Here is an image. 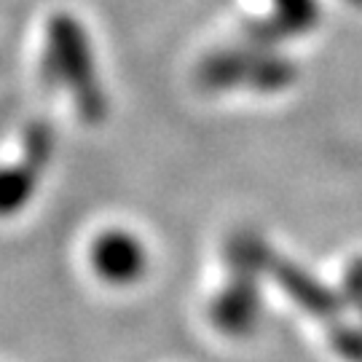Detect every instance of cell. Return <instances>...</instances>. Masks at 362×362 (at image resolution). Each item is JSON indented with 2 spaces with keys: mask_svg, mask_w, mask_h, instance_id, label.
Instances as JSON below:
<instances>
[{
  "mask_svg": "<svg viewBox=\"0 0 362 362\" xmlns=\"http://www.w3.org/2000/svg\"><path fill=\"white\" fill-rule=\"evenodd\" d=\"M40 175L43 172L25 158L19 164L0 167V218H11L33 202Z\"/></svg>",
  "mask_w": 362,
  "mask_h": 362,
  "instance_id": "52a82bcc",
  "label": "cell"
},
{
  "mask_svg": "<svg viewBox=\"0 0 362 362\" xmlns=\"http://www.w3.org/2000/svg\"><path fill=\"white\" fill-rule=\"evenodd\" d=\"M91 263L110 285H132L148 269V252L143 242L129 231H105L91 247Z\"/></svg>",
  "mask_w": 362,
  "mask_h": 362,
  "instance_id": "3957f363",
  "label": "cell"
},
{
  "mask_svg": "<svg viewBox=\"0 0 362 362\" xmlns=\"http://www.w3.org/2000/svg\"><path fill=\"white\" fill-rule=\"evenodd\" d=\"M346 298H349V303H354L357 309L362 311V258L354 260L349 269H346Z\"/></svg>",
  "mask_w": 362,
  "mask_h": 362,
  "instance_id": "30bf717a",
  "label": "cell"
},
{
  "mask_svg": "<svg viewBox=\"0 0 362 362\" xmlns=\"http://www.w3.org/2000/svg\"><path fill=\"white\" fill-rule=\"evenodd\" d=\"M296 65L272 52V46L250 43V49L212 54L202 65V83L207 89H255V91H282L296 81Z\"/></svg>",
  "mask_w": 362,
  "mask_h": 362,
  "instance_id": "7a4b0ae2",
  "label": "cell"
},
{
  "mask_svg": "<svg viewBox=\"0 0 362 362\" xmlns=\"http://www.w3.org/2000/svg\"><path fill=\"white\" fill-rule=\"evenodd\" d=\"M272 269L276 274V282L285 287L298 306H303L314 317L336 320L341 311V300L327 287H322L314 276L300 272L296 263H287V260H272Z\"/></svg>",
  "mask_w": 362,
  "mask_h": 362,
  "instance_id": "5b68a950",
  "label": "cell"
},
{
  "mask_svg": "<svg viewBox=\"0 0 362 362\" xmlns=\"http://www.w3.org/2000/svg\"><path fill=\"white\" fill-rule=\"evenodd\" d=\"M54 148H57V140H54L52 127H49L46 121L30 124V129H27L25 137H22V158L43 172V169L52 164Z\"/></svg>",
  "mask_w": 362,
  "mask_h": 362,
  "instance_id": "ba28073f",
  "label": "cell"
},
{
  "mask_svg": "<svg viewBox=\"0 0 362 362\" xmlns=\"http://www.w3.org/2000/svg\"><path fill=\"white\" fill-rule=\"evenodd\" d=\"M260 300L255 290V276L252 274H236L233 282L215 300V325L226 333H247L255 320H258Z\"/></svg>",
  "mask_w": 362,
  "mask_h": 362,
  "instance_id": "277c9868",
  "label": "cell"
},
{
  "mask_svg": "<svg viewBox=\"0 0 362 362\" xmlns=\"http://www.w3.org/2000/svg\"><path fill=\"white\" fill-rule=\"evenodd\" d=\"M333 346L336 351L349 362H362V330L357 327H338L333 333Z\"/></svg>",
  "mask_w": 362,
  "mask_h": 362,
  "instance_id": "9c48e42d",
  "label": "cell"
},
{
  "mask_svg": "<svg viewBox=\"0 0 362 362\" xmlns=\"http://www.w3.org/2000/svg\"><path fill=\"white\" fill-rule=\"evenodd\" d=\"M40 73L46 86L65 89L76 103L81 118L103 121L107 113L103 81L94 62V49L76 16L57 13L46 27V46L40 59Z\"/></svg>",
  "mask_w": 362,
  "mask_h": 362,
  "instance_id": "6da1fadb",
  "label": "cell"
},
{
  "mask_svg": "<svg viewBox=\"0 0 362 362\" xmlns=\"http://www.w3.org/2000/svg\"><path fill=\"white\" fill-rule=\"evenodd\" d=\"M317 16H320L317 0H274L272 19L250 27L252 43L274 46L272 40L287 38V35H298V33H306V30L314 27Z\"/></svg>",
  "mask_w": 362,
  "mask_h": 362,
  "instance_id": "8992f818",
  "label": "cell"
},
{
  "mask_svg": "<svg viewBox=\"0 0 362 362\" xmlns=\"http://www.w3.org/2000/svg\"><path fill=\"white\" fill-rule=\"evenodd\" d=\"M351 3H357V6H362V0H351Z\"/></svg>",
  "mask_w": 362,
  "mask_h": 362,
  "instance_id": "8fae6325",
  "label": "cell"
}]
</instances>
